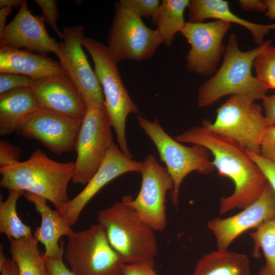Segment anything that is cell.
<instances>
[{"label": "cell", "instance_id": "obj_21", "mask_svg": "<svg viewBox=\"0 0 275 275\" xmlns=\"http://www.w3.org/2000/svg\"><path fill=\"white\" fill-rule=\"evenodd\" d=\"M189 21L201 22L207 18H215L230 23H234L248 29L255 42L262 44L265 35L275 30V23L261 24L248 21L233 13L229 4L223 0H193L188 7Z\"/></svg>", "mask_w": 275, "mask_h": 275}, {"label": "cell", "instance_id": "obj_40", "mask_svg": "<svg viewBox=\"0 0 275 275\" xmlns=\"http://www.w3.org/2000/svg\"><path fill=\"white\" fill-rule=\"evenodd\" d=\"M14 8L7 7L0 9V36L3 34L6 26L8 16L13 12Z\"/></svg>", "mask_w": 275, "mask_h": 275}, {"label": "cell", "instance_id": "obj_7", "mask_svg": "<svg viewBox=\"0 0 275 275\" xmlns=\"http://www.w3.org/2000/svg\"><path fill=\"white\" fill-rule=\"evenodd\" d=\"M64 256L74 275H124L126 263L99 223L70 234Z\"/></svg>", "mask_w": 275, "mask_h": 275}, {"label": "cell", "instance_id": "obj_35", "mask_svg": "<svg viewBox=\"0 0 275 275\" xmlns=\"http://www.w3.org/2000/svg\"><path fill=\"white\" fill-rule=\"evenodd\" d=\"M154 261L126 264L124 275H158L154 269Z\"/></svg>", "mask_w": 275, "mask_h": 275}, {"label": "cell", "instance_id": "obj_14", "mask_svg": "<svg viewBox=\"0 0 275 275\" xmlns=\"http://www.w3.org/2000/svg\"><path fill=\"white\" fill-rule=\"evenodd\" d=\"M230 26L231 23L220 20L186 23L181 33L190 46L186 57L189 71L205 76L215 72L225 51L223 40Z\"/></svg>", "mask_w": 275, "mask_h": 275}, {"label": "cell", "instance_id": "obj_11", "mask_svg": "<svg viewBox=\"0 0 275 275\" xmlns=\"http://www.w3.org/2000/svg\"><path fill=\"white\" fill-rule=\"evenodd\" d=\"M143 163L141 185L138 195L135 198L125 196L122 200L155 231L162 232L167 224L166 196L173 188V182L166 167L152 154L148 155Z\"/></svg>", "mask_w": 275, "mask_h": 275}, {"label": "cell", "instance_id": "obj_26", "mask_svg": "<svg viewBox=\"0 0 275 275\" xmlns=\"http://www.w3.org/2000/svg\"><path fill=\"white\" fill-rule=\"evenodd\" d=\"M25 191L10 190L7 199L0 202V232L8 238L20 239L32 236V229L23 223L16 210L19 198Z\"/></svg>", "mask_w": 275, "mask_h": 275}, {"label": "cell", "instance_id": "obj_17", "mask_svg": "<svg viewBox=\"0 0 275 275\" xmlns=\"http://www.w3.org/2000/svg\"><path fill=\"white\" fill-rule=\"evenodd\" d=\"M272 219H275V193L268 183L261 195L242 211L227 218H214L207 226L215 238L217 250L226 251L240 234Z\"/></svg>", "mask_w": 275, "mask_h": 275}, {"label": "cell", "instance_id": "obj_24", "mask_svg": "<svg viewBox=\"0 0 275 275\" xmlns=\"http://www.w3.org/2000/svg\"><path fill=\"white\" fill-rule=\"evenodd\" d=\"M9 252L20 275H48L46 257L33 235L20 239L9 238Z\"/></svg>", "mask_w": 275, "mask_h": 275}, {"label": "cell", "instance_id": "obj_13", "mask_svg": "<svg viewBox=\"0 0 275 275\" xmlns=\"http://www.w3.org/2000/svg\"><path fill=\"white\" fill-rule=\"evenodd\" d=\"M62 33L64 59L61 63L65 73L78 89L87 108H104L101 86L82 49L84 27L81 25L65 27Z\"/></svg>", "mask_w": 275, "mask_h": 275}, {"label": "cell", "instance_id": "obj_25", "mask_svg": "<svg viewBox=\"0 0 275 275\" xmlns=\"http://www.w3.org/2000/svg\"><path fill=\"white\" fill-rule=\"evenodd\" d=\"M190 1L188 0H163L155 14L152 22L157 27L163 43L170 46L178 32H181L186 24L184 13Z\"/></svg>", "mask_w": 275, "mask_h": 275}, {"label": "cell", "instance_id": "obj_36", "mask_svg": "<svg viewBox=\"0 0 275 275\" xmlns=\"http://www.w3.org/2000/svg\"><path fill=\"white\" fill-rule=\"evenodd\" d=\"M64 255L56 258L46 257L48 275H74L63 261Z\"/></svg>", "mask_w": 275, "mask_h": 275}, {"label": "cell", "instance_id": "obj_16", "mask_svg": "<svg viewBox=\"0 0 275 275\" xmlns=\"http://www.w3.org/2000/svg\"><path fill=\"white\" fill-rule=\"evenodd\" d=\"M143 166V161L128 157L114 143L98 169L84 188L70 199L59 213L68 225H74L87 204L105 185L124 174L141 173Z\"/></svg>", "mask_w": 275, "mask_h": 275}, {"label": "cell", "instance_id": "obj_3", "mask_svg": "<svg viewBox=\"0 0 275 275\" xmlns=\"http://www.w3.org/2000/svg\"><path fill=\"white\" fill-rule=\"evenodd\" d=\"M270 44L271 41L267 40L257 47L242 51L238 47L236 35L231 34L221 66L199 89L198 105L209 106L228 95L263 99L268 90L252 75L251 69L258 54Z\"/></svg>", "mask_w": 275, "mask_h": 275}, {"label": "cell", "instance_id": "obj_41", "mask_svg": "<svg viewBox=\"0 0 275 275\" xmlns=\"http://www.w3.org/2000/svg\"><path fill=\"white\" fill-rule=\"evenodd\" d=\"M263 2L266 8V16L269 19H275V0H265Z\"/></svg>", "mask_w": 275, "mask_h": 275}, {"label": "cell", "instance_id": "obj_42", "mask_svg": "<svg viewBox=\"0 0 275 275\" xmlns=\"http://www.w3.org/2000/svg\"><path fill=\"white\" fill-rule=\"evenodd\" d=\"M23 2V0H1L0 7L1 8L7 7L13 8H20Z\"/></svg>", "mask_w": 275, "mask_h": 275}, {"label": "cell", "instance_id": "obj_33", "mask_svg": "<svg viewBox=\"0 0 275 275\" xmlns=\"http://www.w3.org/2000/svg\"><path fill=\"white\" fill-rule=\"evenodd\" d=\"M260 155L275 163V125L266 129L261 140Z\"/></svg>", "mask_w": 275, "mask_h": 275}, {"label": "cell", "instance_id": "obj_39", "mask_svg": "<svg viewBox=\"0 0 275 275\" xmlns=\"http://www.w3.org/2000/svg\"><path fill=\"white\" fill-rule=\"evenodd\" d=\"M1 275H20L17 266L13 260L6 258L0 263Z\"/></svg>", "mask_w": 275, "mask_h": 275}, {"label": "cell", "instance_id": "obj_28", "mask_svg": "<svg viewBox=\"0 0 275 275\" xmlns=\"http://www.w3.org/2000/svg\"><path fill=\"white\" fill-rule=\"evenodd\" d=\"M256 78L267 88L275 91V47L267 45L253 63Z\"/></svg>", "mask_w": 275, "mask_h": 275}, {"label": "cell", "instance_id": "obj_18", "mask_svg": "<svg viewBox=\"0 0 275 275\" xmlns=\"http://www.w3.org/2000/svg\"><path fill=\"white\" fill-rule=\"evenodd\" d=\"M30 88L41 107L83 120L87 111L86 103L65 72L59 76L33 79Z\"/></svg>", "mask_w": 275, "mask_h": 275}, {"label": "cell", "instance_id": "obj_29", "mask_svg": "<svg viewBox=\"0 0 275 275\" xmlns=\"http://www.w3.org/2000/svg\"><path fill=\"white\" fill-rule=\"evenodd\" d=\"M118 4L141 17H152L158 10L159 0H120Z\"/></svg>", "mask_w": 275, "mask_h": 275}, {"label": "cell", "instance_id": "obj_4", "mask_svg": "<svg viewBox=\"0 0 275 275\" xmlns=\"http://www.w3.org/2000/svg\"><path fill=\"white\" fill-rule=\"evenodd\" d=\"M97 221L126 264L154 261L158 253L155 231L122 199L100 210Z\"/></svg>", "mask_w": 275, "mask_h": 275}, {"label": "cell", "instance_id": "obj_10", "mask_svg": "<svg viewBox=\"0 0 275 275\" xmlns=\"http://www.w3.org/2000/svg\"><path fill=\"white\" fill-rule=\"evenodd\" d=\"M111 128L104 108H87L74 147L73 183L86 185L95 174L114 143Z\"/></svg>", "mask_w": 275, "mask_h": 275}, {"label": "cell", "instance_id": "obj_23", "mask_svg": "<svg viewBox=\"0 0 275 275\" xmlns=\"http://www.w3.org/2000/svg\"><path fill=\"white\" fill-rule=\"evenodd\" d=\"M192 275H251L250 262L245 254L217 250L203 256Z\"/></svg>", "mask_w": 275, "mask_h": 275}, {"label": "cell", "instance_id": "obj_19", "mask_svg": "<svg viewBox=\"0 0 275 275\" xmlns=\"http://www.w3.org/2000/svg\"><path fill=\"white\" fill-rule=\"evenodd\" d=\"M0 72L20 74L39 79L61 75L65 71L60 62L45 54L0 44Z\"/></svg>", "mask_w": 275, "mask_h": 275}, {"label": "cell", "instance_id": "obj_27", "mask_svg": "<svg viewBox=\"0 0 275 275\" xmlns=\"http://www.w3.org/2000/svg\"><path fill=\"white\" fill-rule=\"evenodd\" d=\"M250 236L254 243L253 257L259 258L261 249L265 260L258 275H275V219L264 222Z\"/></svg>", "mask_w": 275, "mask_h": 275}, {"label": "cell", "instance_id": "obj_22", "mask_svg": "<svg viewBox=\"0 0 275 275\" xmlns=\"http://www.w3.org/2000/svg\"><path fill=\"white\" fill-rule=\"evenodd\" d=\"M41 106L30 87H23L0 94V134L17 131L24 119Z\"/></svg>", "mask_w": 275, "mask_h": 275}, {"label": "cell", "instance_id": "obj_20", "mask_svg": "<svg viewBox=\"0 0 275 275\" xmlns=\"http://www.w3.org/2000/svg\"><path fill=\"white\" fill-rule=\"evenodd\" d=\"M23 196L34 204L41 215V225L36 229L33 236L44 245L45 257L53 258L64 255V243L60 242V240L73 232L71 226L65 222L57 210L50 208L45 198L29 192H25Z\"/></svg>", "mask_w": 275, "mask_h": 275}, {"label": "cell", "instance_id": "obj_31", "mask_svg": "<svg viewBox=\"0 0 275 275\" xmlns=\"http://www.w3.org/2000/svg\"><path fill=\"white\" fill-rule=\"evenodd\" d=\"M33 79L28 76L10 72H0V94L23 87H30Z\"/></svg>", "mask_w": 275, "mask_h": 275}, {"label": "cell", "instance_id": "obj_38", "mask_svg": "<svg viewBox=\"0 0 275 275\" xmlns=\"http://www.w3.org/2000/svg\"><path fill=\"white\" fill-rule=\"evenodd\" d=\"M239 3L241 7L245 10L263 12L266 11L263 1L259 0H240Z\"/></svg>", "mask_w": 275, "mask_h": 275}, {"label": "cell", "instance_id": "obj_32", "mask_svg": "<svg viewBox=\"0 0 275 275\" xmlns=\"http://www.w3.org/2000/svg\"><path fill=\"white\" fill-rule=\"evenodd\" d=\"M22 149L8 141H0V168L19 161Z\"/></svg>", "mask_w": 275, "mask_h": 275}, {"label": "cell", "instance_id": "obj_6", "mask_svg": "<svg viewBox=\"0 0 275 275\" xmlns=\"http://www.w3.org/2000/svg\"><path fill=\"white\" fill-rule=\"evenodd\" d=\"M136 119L139 126L154 144L172 178L174 186L170 191V200L177 207L181 184L188 174L196 172L208 175L215 169L210 159V152L203 146H186L177 141L165 131L156 118L151 121L138 115Z\"/></svg>", "mask_w": 275, "mask_h": 275}, {"label": "cell", "instance_id": "obj_2", "mask_svg": "<svg viewBox=\"0 0 275 275\" xmlns=\"http://www.w3.org/2000/svg\"><path fill=\"white\" fill-rule=\"evenodd\" d=\"M74 168V162L55 161L37 149L26 160L1 167L0 185L42 197L59 211L70 200L68 187Z\"/></svg>", "mask_w": 275, "mask_h": 275}, {"label": "cell", "instance_id": "obj_30", "mask_svg": "<svg viewBox=\"0 0 275 275\" xmlns=\"http://www.w3.org/2000/svg\"><path fill=\"white\" fill-rule=\"evenodd\" d=\"M35 3L40 8L44 22L47 23L56 33L60 39H62L63 33L58 29L57 20L59 12L56 0H35Z\"/></svg>", "mask_w": 275, "mask_h": 275}, {"label": "cell", "instance_id": "obj_9", "mask_svg": "<svg viewBox=\"0 0 275 275\" xmlns=\"http://www.w3.org/2000/svg\"><path fill=\"white\" fill-rule=\"evenodd\" d=\"M115 8L106 45L112 58L118 63L125 60L140 61L152 57L163 43L158 30L148 27L140 17L118 2Z\"/></svg>", "mask_w": 275, "mask_h": 275}, {"label": "cell", "instance_id": "obj_5", "mask_svg": "<svg viewBox=\"0 0 275 275\" xmlns=\"http://www.w3.org/2000/svg\"><path fill=\"white\" fill-rule=\"evenodd\" d=\"M81 43L93 61L94 71L103 91L104 109L115 131L119 147L125 155L132 158L127 143L126 122L130 114L140 113L139 108L130 98L118 63L111 57L106 45L85 36Z\"/></svg>", "mask_w": 275, "mask_h": 275}, {"label": "cell", "instance_id": "obj_8", "mask_svg": "<svg viewBox=\"0 0 275 275\" xmlns=\"http://www.w3.org/2000/svg\"><path fill=\"white\" fill-rule=\"evenodd\" d=\"M255 101L245 96L232 95L217 108L213 122L205 119L201 125L260 154L261 140L268 125Z\"/></svg>", "mask_w": 275, "mask_h": 275}, {"label": "cell", "instance_id": "obj_15", "mask_svg": "<svg viewBox=\"0 0 275 275\" xmlns=\"http://www.w3.org/2000/svg\"><path fill=\"white\" fill-rule=\"evenodd\" d=\"M42 15H34L23 2L15 16L0 36V44L17 49L25 48L37 53L53 52L60 62L64 59L62 42L50 36Z\"/></svg>", "mask_w": 275, "mask_h": 275}, {"label": "cell", "instance_id": "obj_34", "mask_svg": "<svg viewBox=\"0 0 275 275\" xmlns=\"http://www.w3.org/2000/svg\"><path fill=\"white\" fill-rule=\"evenodd\" d=\"M250 158L258 166L265 176L275 193V163L263 158L260 154L245 150Z\"/></svg>", "mask_w": 275, "mask_h": 275}, {"label": "cell", "instance_id": "obj_12", "mask_svg": "<svg viewBox=\"0 0 275 275\" xmlns=\"http://www.w3.org/2000/svg\"><path fill=\"white\" fill-rule=\"evenodd\" d=\"M82 122L41 107L27 116L16 131L39 141L50 152L62 154L74 149Z\"/></svg>", "mask_w": 275, "mask_h": 275}, {"label": "cell", "instance_id": "obj_37", "mask_svg": "<svg viewBox=\"0 0 275 275\" xmlns=\"http://www.w3.org/2000/svg\"><path fill=\"white\" fill-rule=\"evenodd\" d=\"M263 100L265 118L268 126L275 125V94L266 95Z\"/></svg>", "mask_w": 275, "mask_h": 275}, {"label": "cell", "instance_id": "obj_1", "mask_svg": "<svg viewBox=\"0 0 275 275\" xmlns=\"http://www.w3.org/2000/svg\"><path fill=\"white\" fill-rule=\"evenodd\" d=\"M174 139L182 144L206 148L213 156L212 162L219 175L233 182L235 189L232 194L221 199V215L234 209L246 208L261 195L268 183L245 149L233 140L211 132L202 125L186 129Z\"/></svg>", "mask_w": 275, "mask_h": 275}]
</instances>
